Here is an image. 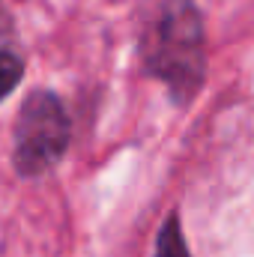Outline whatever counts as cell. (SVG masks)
Wrapping results in <instances>:
<instances>
[{
    "label": "cell",
    "mask_w": 254,
    "mask_h": 257,
    "mask_svg": "<svg viewBox=\"0 0 254 257\" xmlns=\"http://www.w3.org/2000/svg\"><path fill=\"white\" fill-rule=\"evenodd\" d=\"M138 51L144 72L189 105L206 78V36L194 0H138Z\"/></svg>",
    "instance_id": "cell-1"
},
{
    "label": "cell",
    "mask_w": 254,
    "mask_h": 257,
    "mask_svg": "<svg viewBox=\"0 0 254 257\" xmlns=\"http://www.w3.org/2000/svg\"><path fill=\"white\" fill-rule=\"evenodd\" d=\"M72 120L63 99L51 90H30L15 117L12 165L21 177L48 174L69 150Z\"/></svg>",
    "instance_id": "cell-2"
},
{
    "label": "cell",
    "mask_w": 254,
    "mask_h": 257,
    "mask_svg": "<svg viewBox=\"0 0 254 257\" xmlns=\"http://www.w3.org/2000/svg\"><path fill=\"white\" fill-rule=\"evenodd\" d=\"M24 81V54L15 45L12 24L0 15V102L15 93V87Z\"/></svg>",
    "instance_id": "cell-3"
},
{
    "label": "cell",
    "mask_w": 254,
    "mask_h": 257,
    "mask_svg": "<svg viewBox=\"0 0 254 257\" xmlns=\"http://www.w3.org/2000/svg\"><path fill=\"white\" fill-rule=\"evenodd\" d=\"M156 257H191L189 248H186V239H183V227H180L177 212H171L162 221V230L156 239Z\"/></svg>",
    "instance_id": "cell-4"
}]
</instances>
